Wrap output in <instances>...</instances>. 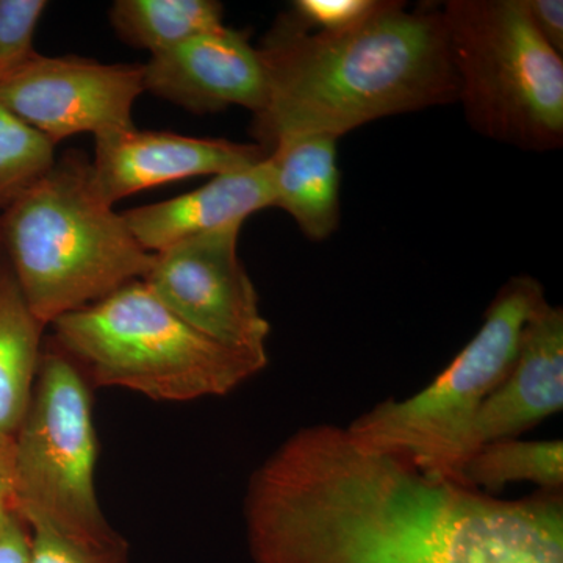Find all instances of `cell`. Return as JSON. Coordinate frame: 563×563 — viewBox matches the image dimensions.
I'll list each match as a JSON object with an SVG mask.
<instances>
[{
    "instance_id": "cell-14",
    "label": "cell",
    "mask_w": 563,
    "mask_h": 563,
    "mask_svg": "<svg viewBox=\"0 0 563 563\" xmlns=\"http://www.w3.org/2000/svg\"><path fill=\"white\" fill-rule=\"evenodd\" d=\"M274 206L287 211L313 242L329 239L340 224V172L336 139L290 136L268 152Z\"/></svg>"
},
{
    "instance_id": "cell-6",
    "label": "cell",
    "mask_w": 563,
    "mask_h": 563,
    "mask_svg": "<svg viewBox=\"0 0 563 563\" xmlns=\"http://www.w3.org/2000/svg\"><path fill=\"white\" fill-rule=\"evenodd\" d=\"M544 301L542 284L533 277L507 280L472 342L429 387L406 401L377 404L347 431L369 450L398 455L429 476L462 484L474 420L512 368L526 324Z\"/></svg>"
},
{
    "instance_id": "cell-24",
    "label": "cell",
    "mask_w": 563,
    "mask_h": 563,
    "mask_svg": "<svg viewBox=\"0 0 563 563\" xmlns=\"http://www.w3.org/2000/svg\"><path fill=\"white\" fill-rule=\"evenodd\" d=\"M14 510L13 440L0 437V521Z\"/></svg>"
},
{
    "instance_id": "cell-8",
    "label": "cell",
    "mask_w": 563,
    "mask_h": 563,
    "mask_svg": "<svg viewBox=\"0 0 563 563\" xmlns=\"http://www.w3.org/2000/svg\"><path fill=\"white\" fill-rule=\"evenodd\" d=\"M242 228L232 225L152 254L143 282L196 331L232 350L268 358L272 325L239 257Z\"/></svg>"
},
{
    "instance_id": "cell-19",
    "label": "cell",
    "mask_w": 563,
    "mask_h": 563,
    "mask_svg": "<svg viewBox=\"0 0 563 563\" xmlns=\"http://www.w3.org/2000/svg\"><path fill=\"white\" fill-rule=\"evenodd\" d=\"M46 9V0H0V84L36 54L33 40Z\"/></svg>"
},
{
    "instance_id": "cell-5",
    "label": "cell",
    "mask_w": 563,
    "mask_h": 563,
    "mask_svg": "<svg viewBox=\"0 0 563 563\" xmlns=\"http://www.w3.org/2000/svg\"><path fill=\"white\" fill-rule=\"evenodd\" d=\"M457 101L474 131L528 151L563 143V60L521 0H450L442 9Z\"/></svg>"
},
{
    "instance_id": "cell-11",
    "label": "cell",
    "mask_w": 563,
    "mask_h": 563,
    "mask_svg": "<svg viewBox=\"0 0 563 563\" xmlns=\"http://www.w3.org/2000/svg\"><path fill=\"white\" fill-rule=\"evenodd\" d=\"M95 139L92 184L110 206L139 191L190 177L236 172L268 157V152L258 144L136 128L102 133Z\"/></svg>"
},
{
    "instance_id": "cell-18",
    "label": "cell",
    "mask_w": 563,
    "mask_h": 563,
    "mask_svg": "<svg viewBox=\"0 0 563 563\" xmlns=\"http://www.w3.org/2000/svg\"><path fill=\"white\" fill-rule=\"evenodd\" d=\"M55 144L0 103V211L55 165Z\"/></svg>"
},
{
    "instance_id": "cell-2",
    "label": "cell",
    "mask_w": 563,
    "mask_h": 563,
    "mask_svg": "<svg viewBox=\"0 0 563 563\" xmlns=\"http://www.w3.org/2000/svg\"><path fill=\"white\" fill-rule=\"evenodd\" d=\"M258 52L268 98L251 133L266 152L290 136L339 140L366 122L459 98L442 10L432 7L379 0L340 32L309 31L285 13Z\"/></svg>"
},
{
    "instance_id": "cell-15",
    "label": "cell",
    "mask_w": 563,
    "mask_h": 563,
    "mask_svg": "<svg viewBox=\"0 0 563 563\" xmlns=\"http://www.w3.org/2000/svg\"><path fill=\"white\" fill-rule=\"evenodd\" d=\"M22 295L9 262L0 257V437L13 440L31 404L43 329Z\"/></svg>"
},
{
    "instance_id": "cell-23",
    "label": "cell",
    "mask_w": 563,
    "mask_h": 563,
    "mask_svg": "<svg viewBox=\"0 0 563 563\" xmlns=\"http://www.w3.org/2000/svg\"><path fill=\"white\" fill-rule=\"evenodd\" d=\"M0 563H32V531L16 512L0 521Z\"/></svg>"
},
{
    "instance_id": "cell-7",
    "label": "cell",
    "mask_w": 563,
    "mask_h": 563,
    "mask_svg": "<svg viewBox=\"0 0 563 563\" xmlns=\"http://www.w3.org/2000/svg\"><path fill=\"white\" fill-rule=\"evenodd\" d=\"M90 387L57 346L43 352L31 404L13 439L14 510L76 542H121L96 495Z\"/></svg>"
},
{
    "instance_id": "cell-10",
    "label": "cell",
    "mask_w": 563,
    "mask_h": 563,
    "mask_svg": "<svg viewBox=\"0 0 563 563\" xmlns=\"http://www.w3.org/2000/svg\"><path fill=\"white\" fill-rule=\"evenodd\" d=\"M143 79L144 91L199 114L236 106L254 117L268 98L258 47L246 32L225 25L152 55L143 65Z\"/></svg>"
},
{
    "instance_id": "cell-20",
    "label": "cell",
    "mask_w": 563,
    "mask_h": 563,
    "mask_svg": "<svg viewBox=\"0 0 563 563\" xmlns=\"http://www.w3.org/2000/svg\"><path fill=\"white\" fill-rule=\"evenodd\" d=\"M32 531V563H129L131 548L121 542L96 547L76 542L44 526Z\"/></svg>"
},
{
    "instance_id": "cell-16",
    "label": "cell",
    "mask_w": 563,
    "mask_h": 563,
    "mask_svg": "<svg viewBox=\"0 0 563 563\" xmlns=\"http://www.w3.org/2000/svg\"><path fill=\"white\" fill-rule=\"evenodd\" d=\"M214 0H117L110 9L114 32L129 46L152 55L224 25Z\"/></svg>"
},
{
    "instance_id": "cell-1",
    "label": "cell",
    "mask_w": 563,
    "mask_h": 563,
    "mask_svg": "<svg viewBox=\"0 0 563 563\" xmlns=\"http://www.w3.org/2000/svg\"><path fill=\"white\" fill-rule=\"evenodd\" d=\"M244 521L254 563H563L562 490L507 501L332 424L262 463Z\"/></svg>"
},
{
    "instance_id": "cell-3",
    "label": "cell",
    "mask_w": 563,
    "mask_h": 563,
    "mask_svg": "<svg viewBox=\"0 0 563 563\" xmlns=\"http://www.w3.org/2000/svg\"><path fill=\"white\" fill-rule=\"evenodd\" d=\"M0 246L43 325L143 280L152 254L92 184L91 162L69 152L0 214Z\"/></svg>"
},
{
    "instance_id": "cell-4",
    "label": "cell",
    "mask_w": 563,
    "mask_h": 563,
    "mask_svg": "<svg viewBox=\"0 0 563 563\" xmlns=\"http://www.w3.org/2000/svg\"><path fill=\"white\" fill-rule=\"evenodd\" d=\"M52 328L55 346L88 384L128 388L154 401L228 395L268 363L196 331L143 280L66 314Z\"/></svg>"
},
{
    "instance_id": "cell-13",
    "label": "cell",
    "mask_w": 563,
    "mask_h": 563,
    "mask_svg": "<svg viewBox=\"0 0 563 563\" xmlns=\"http://www.w3.org/2000/svg\"><path fill=\"white\" fill-rule=\"evenodd\" d=\"M274 206L272 163L218 174L202 187L136 209L122 211L144 251L161 254L198 236L243 225L251 214Z\"/></svg>"
},
{
    "instance_id": "cell-21",
    "label": "cell",
    "mask_w": 563,
    "mask_h": 563,
    "mask_svg": "<svg viewBox=\"0 0 563 563\" xmlns=\"http://www.w3.org/2000/svg\"><path fill=\"white\" fill-rule=\"evenodd\" d=\"M379 0H296L291 18L313 32H340L358 24L376 10Z\"/></svg>"
},
{
    "instance_id": "cell-12",
    "label": "cell",
    "mask_w": 563,
    "mask_h": 563,
    "mask_svg": "<svg viewBox=\"0 0 563 563\" xmlns=\"http://www.w3.org/2000/svg\"><path fill=\"white\" fill-rule=\"evenodd\" d=\"M562 406L563 310L544 301L526 324L512 368L474 420L470 455L485 443L518 439Z\"/></svg>"
},
{
    "instance_id": "cell-22",
    "label": "cell",
    "mask_w": 563,
    "mask_h": 563,
    "mask_svg": "<svg viewBox=\"0 0 563 563\" xmlns=\"http://www.w3.org/2000/svg\"><path fill=\"white\" fill-rule=\"evenodd\" d=\"M529 20L558 54H563V2L562 0H521Z\"/></svg>"
},
{
    "instance_id": "cell-9",
    "label": "cell",
    "mask_w": 563,
    "mask_h": 563,
    "mask_svg": "<svg viewBox=\"0 0 563 563\" xmlns=\"http://www.w3.org/2000/svg\"><path fill=\"white\" fill-rule=\"evenodd\" d=\"M143 92V65L35 54L0 84V103L57 146L80 133L135 128L133 106Z\"/></svg>"
},
{
    "instance_id": "cell-17",
    "label": "cell",
    "mask_w": 563,
    "mask_h": 563,
    "mask_svg": "<svg viewBox=\"0 0 563 563\" xmlns=\"http://www.w3.org/2000/svg\"><path fill=\"white\" fill-rule=\"evenodd\" d=\"M462 484L496 496L507 484H537L540 490L563 488V444L523 442L520 439L498 440L477 448L461 472Z\"/></svg>"
}]
</instances>
